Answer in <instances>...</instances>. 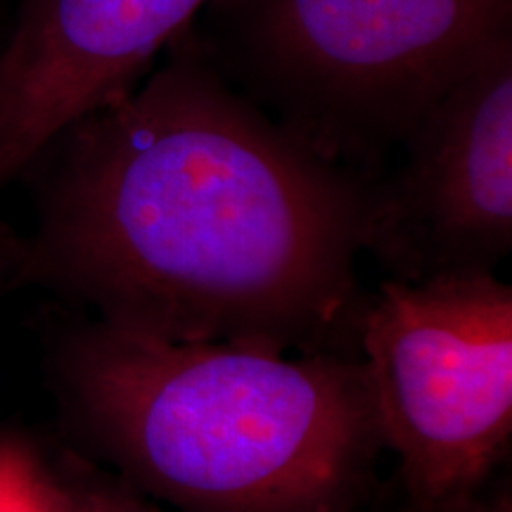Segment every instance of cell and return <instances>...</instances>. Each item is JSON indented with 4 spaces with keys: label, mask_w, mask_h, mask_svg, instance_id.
Returning <instances> with one entry per match:
<instances>
[{
    "label": "cell",
    "mask_w": 512,
    "mask_h": 512,
    "mask_svg": "<svg viewBox=\"0 0 512 512\" xmlns=\"http://www.w3.org/2000/svg\"><path fill=\"white\" fill-rule=\"evenodd\" d=\"M67 126L36 162L15 287L169 342L358 356L373 183L238 95L200 50Z\"/></svg>",
    "instance_id": "cell-1"
},
{
    "label": "cell",
    "mask_w": 512,
    "mask_h": 512,
    "mask_svg": "<svg viewBox=\"0 0 512 512\" xmlns=\"http://www.w3.org/2000/svg\"><path fill=\"white\" fill-rule=\"evenodd\" d=\"M50 363L74 437L183 512H349L384 453L361 356L169 342L91 318Z\"/></svg>",
    "instance_id": "cell-2"
},
{
    "label": "cell",
    "mask_w": 512,
    "mask_h": 512,
    "mask_svg": "<svg viewBox=\"0 0 512 512\" xmlns=\"http://www.w3.org/2000/svg\"><path fill=\"white\" fill-rule=\"evenodd\" d=\"M238 36L273 119L351 169L510 36V0H242Z\"/></svg>",
    "instance_id": "cell-3"
},
{
    "label": "cell",
    "mask_w": 512,
    "mask_h": 512,
    "mask_svg": "<svg viewBox=\"0 0 512 512\" xmlns=\"http://www.w3.org/2000/svg\"><path fill=\"white\" fill-rule=\"evenodd\" d=\"M358 356L408 512H453L482 494L512 439V287L496 273L384 280Z\"/></svg>",
    "instance_id": "cell-4"
},
{
    "label": "cell",
    "mask_w": 512,
    "mask_h": 512,
    "mask_svg": "<svg viewBox=\"0 0 512 512\" xmlns=\"http://www.w3.org/2000/svg\"><path fill=\"white\" fill-rule=\"evenodd\" d=\"M373 183L366 254L394 280L494 273L512 249V36L458 76Z\"/></svg>",
    "instance_id": "cell-5"
},
{
    "label": "cell",
    "mask_w": 512,
    "mask_h": 512,
    "mask_svg": "<svg viewBox=\"0 0 512 512\" xmlns=\"http://www.w3.org/2000/svg\"><path fill=\"white\" fill-rule=\"evenodd\" d=\"M209 0H22L0 48V188L131 91Z\"/></svg>",
    "instance_id": "cell-6"
},
{
    "label": "cell",
    "mask_w": 512,
    "mask_h": 512,
    "mask_svg": "<svg viewBox=\"0 0 512 512\" xmlns=\"http://www.w3.org/2000/svg\"><path fill=\"white\" fill-rule=\"evenodd\" d=\"M46 465L57 512H157L131 484L79 453L64 451Z\"/></svg>",
    "instance_id": "cell-7"
},
{
    "label": "cell",
    "mask_w": 512,
    "mask_h": 512,
    "mask_svg": "<svg viewBox=\"0 0 512 512\" xmlns=\"http://www.w3.org/2000/svg\"><path fill=\"white\" fill-rule=\"evenodd\" d=\"M0 512H57L46 456L12 434L0 437Z\"/></svg>",
    "instance_id": "cell-8"
},
{
    "label": "cell",
    "mask_w": 512,
    "mask_h": 512,
    "mask_svg": "<svg viewBox=\"0 0 512 512\" xmlns=\"http://www.w3.org/2000/svg\"><path fill=\"white\" fill-rule=\"evenodd\" d=\"M22 235L0 221V290H12L17 280Z\"/></svg>",
    "instance_id": "cell-9"
},
{
    "label": "cell",
    "mask_w": 512,
    "mask_h": 512,
    "mask_svg": "<svg viewBox=\"0 0 512 512\" xmlns=\"http://www.w3.org/2000/svg\"><path fill=\"white\" fill-rule=\"evenodd\" d=\"M453 512H512V501L508 491H496V494H484L482 491Z\"/></svg>",
    "instance_id": "cell-10"
}]
</instances>
